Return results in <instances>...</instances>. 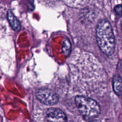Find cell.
<instances>
[{
    "mask_svg": "<svg viewBox=\"0 0 122 122\" xmlns=\"http://www.w3.org/2000/svg\"><path fill=\"white\" fill-rule=\"evenodd\" d=\"M7 19H8L11 27L13 28V30L15 31H18L20 29L21 25H20V21L17 20L16 17L14 15L11 10H9L7 12Z\"/></svg>",
    "mask_w": 122,
    "mask_h": 122,
    "instance_id": "cell-5",
    "label": "cell"
},
{
    "mask_svg": "<svg viewBox=\"0 0 122 122\" xmlns=\"http://www.w3.org/2000/svg\"><path fill=\"white\" fill-rule=\"evenodd\" d=\"M113 89L118 95L122 94V78L119 75H115L113 79Z\"/></svg>",
    "mask_w": 122,
    "mask_h": 122,
    "instance_id": "cell-6",
    "label": "cell"
},
{
    "mask_svg": "<svg viewBox=\"0 0 122 122\" xmlns=\"http://www.w3.org/2000/svg\"><path fill=\"white\" fill-rule=\"evenodd\" d=\"M121 25H122V22H121Z\"/></svg>",
    "mask_w": 122,
    "mask_h": 122,
    "instance_id": "cell-10",
    "label": "cell"
},
{
    "mask_svg": "<svg viewBox=\"0 0 122 122\" xmlns=\"http://www.w3.org/2000/svg\"><path fill=\"white\" fill-rule=\"evenodd\" d=\"M91 122H102L100 121V120H92V121H91Z\"/></svg>",
    "mask_w": 122,
    "mask_h": 122,
    "instance_id": "cell-9",
    "label": "cell"
},
{
    "mask_svg": "<svg viewBox=\"0 0 122 122\" xmlns=\"http://www.w3.org/2000/svg\"><path fill=\"white\" fill-rule=\"evenodd\" d=\"M36 97L42 103L45 105L52 106L58 101L57 94L48 88H41L37 91Z\"/></svg>",
    "mask_w": 122,
    "mask_h": 122,
    "instance_id": "cell-3",
    "label": "cell"
},
{
    "mask_svg": "<svg viewBox=\"0 0 122 122\" xmlns=\"http://www.w3.org/2000/svg\"><path fill=\"white\" fill-rule=\"evenodd\" d=\"M48 122H67V119L64 112L57 108L48 109L46 113Z\"/></svg>",
    "mask_w": 122,
    "mask_h": 122,
    "instance_id": "cell-4",
    "label": "cell"
},
{
    "mask_svg": "<svg viewBox=\"0 0 122 122\" xmlns=\"http://www.w3.org/2000/svg\"><path fill=\"white\" fill-rule=\"evenodd\" d=\"M98 45L102 52L107 56L113 54L115 49V39L112 25L107 20H102L97 27Z\"/></svg>",
    "mask_w": 122,
    "mask_h": 122,
    "instance_id": "cell-1",
    "label": "cell"
},
{
    "mask_svg": "<svg viewBox=\"0 0 122 122\" xmlns=\"http://www.w3.org/2000/svg\"><path fill=\"white\" fill-rule=\"evenodd\" d=\"M75 103L79 111L86 119H95L100 114V106L91 98L77 96L75 98Z\"/></svg>",
    "mask_w": 122,
    "mask_h": 122,
    "instance_id": "cell-2",
    "label": "cell"
},
{
    "mask_svg": "<svg viewBox=\"0 0 122 122\" xmlns=\"http://www.w3.org/2000/svg\"><path fill=\"white\" fill-rule=\"evenodd\" d=\"M71 43H70V40L68 38H65L63 41L62 50L66 56H68L70 54V51H71Z\"/></svg>",
    "mask_w": 122,
    "mask_h": 122,
    "instance_id": "cell-7",
    "label": "cell"
},
{
    "mask_svg": "<svg viewBox=\"0 0 122 122\" xmlns=\"http://www.w3.org/2000/svg\"><path fill=\"white\" fill-rule=\"evenodd\" d=\"M114 11L116 13L119 15H122V5H117L114 7Z\"/></svg>",
    "mask_w": 122,
    "mask_h": 122,
    "instance_id": "cell-8",
    "label": "cell"
}]
</instances>
